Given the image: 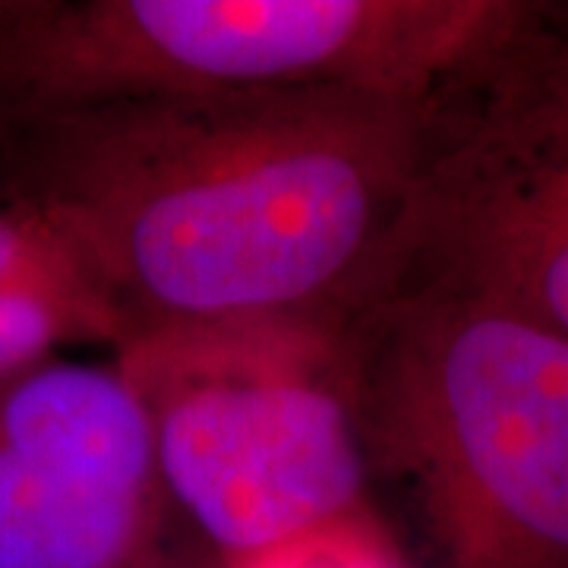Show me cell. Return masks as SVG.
<instances>
[{
	"label": "cell",
	"mask_w": 568,
	"mask_h": 568,
	"mask_svg": "<svg viewBox=\"0 0 568 568\" xmlns=\"http://www.w3.org/2000/svg\"><path fill=\"white\" fill-rule=\"evenodd\" d=\"M402 287L477 297L568 338V0H521L433 104Z\"/></svg>",
	"instance_id": "obj_5"
},
{
	"label": "cell",
	"mask_w": 568,
	"mask_h": 568,
	"mask_svg": "<svg viewBox=\"0 0 568 568\" xmlns=\"http://www.w3.org/2000/svg\"><path fill=\"white\" fill-rule=\"evenodd\" d=\"M51 282L95 278L73 244L63 237L61 227L44 219L39 209L26 203H0V291Z\"/></svg>",
	"instance_id": "obj_8"
},
{
	"label": "cell",
	"mask_w": 568,
	"mask_h": 568,
	"mask_svg": "<svg viewBox=\"0 0 568 568\" xmlns=\"http://www.w3.org/2000/svg\"><path fill=\"white\" fill-rule=\"evenodd\" d=\"M140 395L51 357L0 383V568H178Z\"/></svg>",
	"instance_id": "obj_6"
},
{
	"label": "cell",
	"mask_w": 568,
	"mask_h": 568,
	"mask_svg": "<svg viewBox=\"0 0 568 568\" xmlns=\"http://www.w3.org/2000/svg\"><path fill=\"white\" fill-rule=\"evenodd\" d=\"M521 0H0V123L155 95L433 104Z\"/></svg>",
	"instance_id": "obj_3"
},
{
	"label": "cell",
	"mask_w": 568,
	"mask_h": 568,
	"mask_svg": "<svg viewBox=\"0 0 568 568\" xmlns=\"http://www.w3.org/2000/svg\"><path fill=\"white\" fill-rule=\"evenodd\" d=\"M433 104L282 89L0 123V203L61 227L130 338L351 335L414 265Z\"/></svg>",
	"instance_id": "obj_1"
},
{
	"label": "cell",
	"mask_w": 568,
	"mask_h": 568,
	"mask_svg": "<svg viewBox=\"0 0 568 568\" xmlns=\"http://www.w3.org/2000/svg\"><path fill=\"white\" fill-rule=\"evenodd\" d=\"M130 325L95 282H51L0 291V383L67 347L121 351Z\"/></svg>",
	"instance_id": "obj_7"
},
{
	"label": "cell",
	"mask_w": 568,
	"mask_h": 568,
	"mask_svg": "<svg viewBox=\"0 0 568 568\" xmlns=\"http://www.w3.org/2000/svg\"><path fill=\"white\" fill-rule=\"evenodd\" d=\"M369 465L420 508L439 568H568V338L402 287L354 332Z\"/></svg>",
	"instance_id": "obj_2"
},
{
	"label": "cell",
	"mask_w": 568,
	"mask_h": 568,
	"mask_svg": "<svg viewBox=\"0 0 568 568\" xmlns=\"http://www.w3.org/2000/svg\"><path fill=\"white\" fill-rule=\"evenodd\" d=\"M111 361L145 407L171 508L219 566L369 518L354 332H145Z\"/></svg>",
	"instance_id": "obj_4"
},
{
	"label": "cell",
	"mask_w": 568,
	"mask_h": 568,
	"mask_svg": "<svg viewBox=\"0 0 568 568\" xmlns=\"http://www.w3.org/2000/svg\"><path fill=\"white\" fill-rule=\"evenodd\" d=\"M224 568V566H219ZM234 568H402L373 515Z\"/></svg>",
	"instance_id": "obj_9"
}]
</instances>
